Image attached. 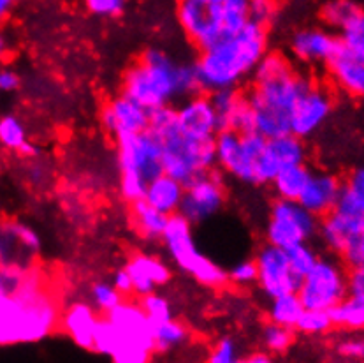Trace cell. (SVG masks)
<instances>
[{"instance_id": "13", "label": "cell", "mask_w": 364, "mask_h": 363, "mask_svg": "<svg viewBox=\"0 0 364 363\" xmlns=\"http://www.w3.org/2000/svg\"><path fill=\"white\" fill-rule=\"evenodd\" d=\"M257 266V286L267 300L298 293L301 279L289 263L287 253L278 247L264 246L254 256Z\"/></svg>"}, {"instance_id": "40", "label": "cell", "mask_w": 364, "mask_h": 363, "mask_svg": "<svg viewBox=\"0 0 364 363\" xmlns=\"http://www.w3.org/2000/svg\"><path fill=\"white\" fill-rule=\"evenodd\" d=\"M285 253H287L291 268L294 270V273L299 279H303L306 273H310V270L314 268L315 263L318 261L317 251H315L310 243H299V246L292 247V249L285 251Z\"/></svg>"}, {"instance_id": "30", "label": "cell", "mask_w": 364, "mask_h": 363, "mask_svg": "<svg viewBox=\"0 0 364 363\" xmlns=\"http://www.w3.org/2000/svg\"><path fill=\"white\" fill-rule=\"evenodd\" d=\"M333 327L348 330L364 328V295L348 293L333 310H329Z\"/></svg>"}, {"instance_id": "4", "label": "cell", "mask_w": 364, "mask_h": 363, "mask_svg": "<svg viewBox=\"0 0 364 363\" xmlns=\"http://www.w3.org/2000/svg\"><path fill=\"white\" fill-rule=\"evenodd\" d=\"M267 44V28L248 21L240 34L199 53L194 65L200 94L210 95L220 90H237V87L254 74L259 62L269 51Z\"/></svg>"}, {"instance_id": "15", "label": "cell", "mask_w": 364, "mask_h": 363, "mask_svg": "<svg viewBox=\"0 0 364 363\" xmlns=\"http://www.w3.org/2000/svg\"><path fill=\"white\" fill-rule=\"evenodd\" d=\"M100 125L104 131L114 136V140L122 136H132L146 132L150 127V111L125 98L124 94L114 95L100 110Z\"/></svg>"}, {"instance_id": "32", "label": "cell", "mask_w": 364, "mask_h": 363, "mask_svg": "<svg viewBox=\"0 0 364 363\" xmlns=\"http://www.w3.org/2000/svg\"><path fill=\"white\" fill-rule=\"evenodd\" d=\"M261 344L267 354H284L294 344V330L267 321L261 328Z\"/></svg>"}, {"instance_id": "50", "label": "cell", "mask_w": 364, "mask_h": 363, "mask_svg": "<svg viewBox=\"0 0 364 363\" xmlns=\"http://www.w3.org/2000/svg\"><path fill=\"white\" fill-rule=\"evenodd\" d=\"M111 284H113V286L117 288V291L122 293L124 296L132 295V280H131V275H129L127 270L125 268H118L117 272L113 273Z\"/></svg>"}, {"instance_id": "25", "label": "cell", "mask_w": 364, "mask_h": 363, "mask_svg": "<svg viewBox=\"0 0 364 363\" xmlns=\"http://www.w3.org/2000/svg\"><path fill=\"white\" fill-rule=\"evenodd\" d=\"M167 221H169V217L148 206L144 201H137L131 205L132 228L136 229V233L144 242H161L167 228Z\"/></svg>"}, {"instance_id": "45", "label": "cell", "mask_w": 364, "mask_h": 363, "mask_svg": "<svg viewBox=\"0 0 364 363\" xmlns=\"http://www.w3.org/2000/svg\"><path fill=\"white\" fill-rule=\"evenodd\" d=\"M277 6L269 0H252L250 2V21L262 25V27H269L277 16Z\"/></svg>"}, {"instance_id": "26", "label": "cell", "mask_w": 364, "mask_h": 363, "mask_svg": "<svg viewBox=\"0 0 364 363\" xmlns=\"http://www.w3.org/2000/svg\"><path fill=\"white\" fill-rule=\"evenodd\" d=\"M314 169L308 168L306 164L291 166V168H284L273 180L271 187H273L277 199H285V201H298L301 192L306 187L308 179H310Z\"/></svg>"}, {"instance_id": "22", "label": "cell", "mask_w": 364, "mask_h": 363, "mask_svg": "<svg viewBox=\"0 0 364 363\" xmlns=\"http://www.w3.org/2000/svg\"><path fill=\"white\" fill-rule=\"evenodd\" d=\"M328 71L334 83L350 95H364V60L355 57L343 44H338L328 60Z\"/></svg>"}, {"instance_id": "28", "label": "cell", "mask_w": 364, "mask_h": 363, "mask_svg": "<svg viewBox=\"0 0 364 363\" xmlns=\"http://www.w3.org/2000/svg\"><path fill=\"white\" fill-rule=\"evenodd\" d=\"M150 328L151 337H154L155 351H161V353L183 346L188 340V335H191L188 328L180 320H176V317L150 323Z\"/></svg>"}, {"instance_id": "51", "label": "cell", "mask_w": 364, "mask_h": 363, "mask_svg": "<svg viewBox=\"0 0 364 363\" xmlns=\"http://www.w3.org/2000/svg\"><path fill=\"white\" fill-rule=\"evenodd\" d=\"M243 363H274V360L266 351H257V353H252L248 357H245Z\"/></svg>"}, {"instance_id": "3", "label": "cell", "mask_w": 364, "mask_h": 363, "mask_svg": "<svg viewBox=\"0 0 364 363\" xmlns=\"http://www.w3.org/2000/svg\"><path fill=\"white\" fill-rule=\"evenodd\" d=\"M60 305L46 277L33 268L14 293H0V347L36 344L60 327Z\"/></svg>"}, {"instance_id": "20", "label": "cell", "mask_w": 364, "mask_h": 363, "mask_svg": "<svg viewBox=\"0 0 364 363\" xmlns=\"http://www.w3.org/2000/svg\"><path fill=\"white\" fill-rule=\"evenodd\" d=\"M340 41L331 32L317 27H304L291 37V51L303 64H328Z\"/></svg>"}, {"instance_id": "19", "label": "cell", "mask_w": 364, "mask_h": 363, "mask_svg": "<svg viewBox=\"0 0 364 363\" xmlns=\"http://www.w3.org/2000/svg\"><path fill=\"white\" fill-rule=\"evenodd\" d=\"M215 157L217 169L243 184H254L252 179V166L254 161L245 154L241 145V135L234 131H220L215 136Z\"/></svg>"}, {"instance_id": "38", "label": "cell", "mask_w": 364, "mask_h": 363, "mask_svg": "<svg viewBox=\"0 0 364 363\" xmlns=\"http://www.w3.org/2000/svg\"><path fill=\"white\" fill-rule=\"evenodd\" d=\"M139 307L143 309L144 316L148 317L150 323H157V321H164L174 317L173 305H171L169 300H167L164 295H161L159 291L143 296V298L139 300Z\"/></svg>"}, {"instance_id": "23", "label": "cell", "mask_w": 364, "mask_h": 363, "mask_svg": "<svg viewBox=\"0 0 364 363\" xmlns=\"http://www.w3.org/2000/svg\"><path fill=\"white\" fill-rule=\"evenodd\" d=\"M333 212L364 229V168L354 169L341 182L340 196Z\"/></svg>"}, {"instance_id": "36", "label": "cell", "mask_w": 364, "mask_h": 363, "mask_svg": "<svg viewBox=\"0 0 364 363\" xmlns=\"http://www.w3.org/2000/svg\"><path fill=\"white\" fill-rule=\"evenodd\" d=\"M338 41H340L348 51H352L355 57L364 60V9L359 11V13L341 28Z\"/></svg>"}, {"instance_id": "47", "label": "cell", "mask_w": 364, "mask_h": 363, "mask_svg": "<svg viewBox=\"0 0 364 363\" xmlns=\"http://www.w3.org/2000/svg\"><path fill=\"white\" fill-rule=\"evenodd\" d=\"M338 353L345 358L361 360L364 358V340L363 339H347L338 344Z\"/></svg>"}, {"instance_id": "5", "label": "cell", "mask_w": 364, "mask_h": 363, "mask_svg": "<svg viewBox=\"0 0 364 363\" xmlns=\"http://www.w3.org/2000/svg\"><path fill=\"white\" fill-rule=\"evenodd\" d=\"M148 131L157 138L162 152V173L188 185L199 177L217 169L215 140L198 142L178 129L173 106L150 111Z\"/></svg>"}, {"instance_id": "8", "label": "cell", "mask_w": 364, "mask_h": 363, "mask_svg": "<svg viewBox=\"0 0 364 363\" xmlns=\"http://www.w3.org/2000/svg\"><path fill=\"white\" fill-rule=\"evenodd\" d=\"M114 148L120 196L129 205L143 201L146 185L162 175V152L157 138L150 131L122 136L114 142Z\"/></svg>"}, {"instance_id": "11", "label": "cell", "mask_w": 364, "mask_h": 363, "mask_svg": "<svg viewBox=\"0 0 364 363\" xmlns=\"http://www.w3.org/2000/svg\"><path fill=\"white\" fill-rule=\"evenodd\" d=\"M318 233V219L311 216L298 201L274 199L266 222V243L289 251L299 243H308Z\"/></svg>"}, {"instance_id": "31", "label": "cell", "mask_w": 364, "mask_h": 363, "mask_svg": "<svg viewBox=\"0 0 364 363\" xmlns=\"http://www.w3.org/2000/svg\"><path fill=\"white\" fill-rule=\"evenodd\" d=\"M28 143V135L25 124L16 115L0 117V145L7 150L20 154V150Z\"/></svg>"}, {"instance_id": "27", "label": "cell", "mask_w": 364, "mask_h": 363, "mask_svg": "<svg viewBox=\"0 0 364 363\" xmlns=\"http://www.w3.org/2000/svg\"><path fill=\"white\" fill-rule=\"evenodd\" d=\"M303 312L304 307L296 293L267 300V321L269 323L294 330Z\"/></svg>"}, {"instance_id": "24", "label": "cell", "mask_w": 364, "mask_h": 363, "mask_svg": "<svg viewBox=\"0 0 364 363\" xmlns=\"http://www.w3.org/2000/svg\"><path fill=\"white\" fill-rule=\"evenodd\" d=\"M183 184L162 173L161 177H157V179H154L146 185L143 201L148 206L157 210V212L164 214L166 217H173L178 216L181 199H183Z\"/></svg>"}, {"instance_id": "16", "label": "cell", "mask_w": 364, "mask_h": 363, "mask_svg": "<svg viewBox=\"0 0 364 363\" xmlns=\"http://www.w3.org/2000/svg\"><path fill=\"white\" fill-rule=\"evenodd\" d=\"M174 113H176L178 129L188 138L208 142V140H215V136L220 132L217 113L211 105L210 95H191V98L183 99L178 108H174Z\"/></svg>"}, {"instance_id": "2", "label": "cell", "mask_w": 364, "mask_h": 363, "mask_svg": "<svg viewBox=\"0 0 364 363\" xmlns=\"http://www.w3.org/2000/svg\"><path fill=\"white\" fill-rule=\"evenodd\" d=\"M122 94L146 111L200 94L194 62L178 60L162 48H148L124 73Z\"/></svg>"}, {"instance_id": "39", "label": "cell", "mask_w": 364, "mask_h": 363, "mask_svg": "<svg viewBox=\"0 0 364 363\" xmlns=\"http://www.w3.org/2000/svg\"><path fill=\"white\" fill-rule=\"evenodd\" d=\"M331 328L333 321L329 312H324V310H304L294 330H298L303 335H324Z\"/></svg>"}, {"instance_id": "35", "label": "cell", "mask_w": 364, "mask_h": 363, "mask_svg": "<svg viewBox=\"0 0 364 363\" xmlns=\"http://www.w3.org/2000/svg\"><path fill=\"white\" fill-rule=\"evenodd\" d=\"M210 99L215 113H217L218 127H220V131H228L229 122H231L234 111L240 106L243 94L240 90H220L210 94Z\"/></svg>"}, {"instance_id": "7", "label": "cell", "mask_w": 364, "mask_h": 363, "mask_svg": "<svg viewBox=\"0 0 364 363\" xmlns=\"http://www.w3.org/2000/svg\"><path fill=\"white\" fill-rule=\"evenodd\" d=\"M94 351L109 357L113 363H151L154 337L139 303L124 300L100 320Z\"/></svg>"}, {"instance_id": "18", "label": "cell", "mask_w": 364, "mask_h": 363, "mask_svg": "<svg viewBox=\"0 0 364 363\" xmlns=\"http://www.w3.org/2000/svg\"><path fill=\"white\" fill-rule=\"evenodd\" d=\"M132 280V293L139 298L151 295L171 280V268L162 258L146 253H136L124 266Z\"/></svg>"}, {"instance_id": "9", "label": "cell", "mask_w": 364, "mask_h": 363, "mask_svg": "<svg viewBox=\"0 0 364 363\" xmlns=\"http://www.w3.org/2000/svg\"><path fill=\"white\" fill-rule=\"evenodd\" d=\"M161 242L169 261L200 286L220 290L229 284L228 270L200 251L194 228L183 217H169Z\"/></svg>"}, {"instance_id": "43", "label": "cell", "mask_w": 364, "mask_h": 363, "mask_svg": "<svg viewBox=\"0 0 364 363\" xmlns=\"http://www.w3.org/2000/svg\"><path fill=\"white\" fill-rule=\"evenodd\" d=\"M0 231H2V221H0ZM33 268H4L0 266V293L16 291Z\"/></svg>"}, {"instance_id": "44", "label": "cell", "mask_w": 364, "mask_h": 363, "mask_svg": "<svg viewBox=\"0 0 364 363\" xmlns=\"http://www.w3.org/2000/svg\"><path fill=\"white\" fill-rule=\"evenodd\" d=\"M127 4L124 0H87L85 7L97 18H117L124 14Z\"/></svg>"}, {"instance_id": "34", "label": "cell", "mask_w": 364, "mask_h": 363, "mask_svg": "<svg viewBox=\"0 0 364 363\" xmlns=\"http://www.w3.org/2000/svg\"><path fill=\"white\" fill-rule=\"evenodd\" d=\"M90 303L99 314H109L124 303V295L117 291V288L106 280H97L90 286Z\"/></svg>"}, {"instance_id": "17", "label": "cell", "mask_w": 364, "mask_h": 363, "mask_svg": "<svg viewBox=\"0 0 364 363\" xmlns=\"http://www.w3.org/2000/svg\"><path fill=\"white\" fill-rule=\"evenodd\" d=\"M102 317L87 300H74L62 310L60 328L77 347L94 351L95 333Z\"/></svg>"}, {"instance_id": "48", "label": "cell", "mask_w": 364, "mask_h": 363, "mask_svg": "<svg viewBox=\"0 0 364 363\" xmlns=\"http://www.w3.org/2000/svg\"><path fill=\"white\" fill-rule=\"evenodd\" d=\"M21 85L20 74L9 68H0V92L9 94V92L18 90Z\"/></svg>"}, {"instance_id": "6", "label": "cell", "mask_w": 364, "mask_h": 363, "mask_svg": "<svg viewBox=\"0 0 364 363\" xmlns=\"http://www.w3.org/2000/svg\"><path fill=\"white\" fill-rule=\"evenodd\" d=\"M176 20L188 43L204 53L247 27L250 0H181Z\"/></svg>"}, {"instance_id": "52", "label": "cell", "mask_w": 364, "mask_h": 363, "mask_svg": "<svg viewBox=\"0 0 364 363\" xmlns=\"http://www.w3.org/2000/svg\"><path fill=\"white\" fill-rule=\"evenodd\" d=\"M14 9V2H11V0H0V23H4V21L9 18V14L13 13Z\"/></svg>"}, {"instance_id": "12", "label": "cell", "mask_w": 364, "mask_h": 363, "mask_svg": "<svg viewBox=\"0 0 364 363\" xmlns=\"http://www.w3.org/2000/svg\"><path fill=\"white\" fill-rule=\"evenodd\" d=\"M228 201L224 173L220 169L206 173L188 185H185L178 216L183 217L188 224H203L222 212Z\"/></svg>"}, {"instance_id": "46", "label": "cell", "mask_w": 364, "mask_h": 363, "mask_svg": "<svg viewBox=\"0 0 364 363\" xmlns=\"http://www.w3.org/2000/svg\"><path fill=\"white\" fill-rule=\"evenodd\" d=\"M343 261L347 263L350 268H355V266L364 265V229L359 233L358 238L343 251Z\"/></svg>"}, {"instance_id": "21", "label": "cell", "mask_w": 364, "mask_h": 363, "mask_svg": "<svg viewBox=\"0 0 364 363\" xmlns=\"http://www.w3.org/2000/svg\"><path fill=\"white\" fill-rule=\"evenodd\" d=\"M341 180L328 172H311L306 187L301 192L298 203L315 217H324L333 212L340 196Z\"/></svg>"}, {"instance_id": "10", "label": "cell", "mask_w": 364, "mask_h": 363, "mask_svg": "<svg viewBox=\"0 0 364 363\" xmlns=\"http://www.w3.org/2000/svg\"><path fill=\"white\" fill-rule=\"evenodd\" d=\"M299 296L304 310H333L348 295L347 272L343 266L328 256H318L310 273L301 279Z\"/></svg>"}, {"instance_id": "33", "label": "cell", "mask_w": 364, "mask_h": 363, "mask_svg": "<svg viewBox=\"0 0 364 363\" xmlns=\"http://www.w3.org/2000/svg\"><path fill=\"white\" fill-rule=\"evenodd\" d=\"M359 11H363V7H359L358 4L347 2V0H334V2L322 6L321 18L326 25L341 31Z\"/></svg>"}, {"instance_id": "1", "label": "cell", "mask_w": 364, "mask_h": 363, "mask_svg": "<svg viewBox=\"0 0 364 363\" xmlns=\"http://www.w3.org/2000/svg\"><path fill=\"white\" fill-rule=\"evenodd\" d=\"M314 85V78L296 71L282 51H267L252 74L250 90L245 94L254 117V131L266 140L289 135L291 111Z\"/></svg>"}, {"instance_id": "37", "label": "cell", "mask_w": 364, "mask_h": 363, "mask_svg": "<svg viewBox=\"0 0 364 363\" xmlns=\"http://www.w3.org/2000/svg\"><path fill=\"white\" fill-rule=\"evenodd\" d=\"M206 363H243L240 342L232 335H222L211 346Z\"/></svg>"}, {"instance_id": "42", "label": "cell", "mask_w": 364, "mask_h": 363, "mask_svg": "<svg viewBox=\"0 0 364 363\" xmlns=\"http://www.w3.org/2000/svg\"><path fill=\"white\" fill-rule=\"evenodd\" d=\"M228 275L229 283L236 284V286H252L257 283V266H255L254 259H240L228 270Z\"/></svg>"}, {"instance_id": "14", "label": "cell", "mask_w": 364, "mask_h": 363, "mask_svg": "<svg viewBox=\"0 0 364 363\" xmlns=\"http://www.w3.org/2000/svg\"><path fill=\"white\" fill-rule=\"evenodd\" d=\"M331 111V94L315 83L301 95L291 111V135L304 142L326 124Z\"/></svg>"}, {"instance_id": "53", "label": "cell", "mask_w": 364, "mask_h": 363, "mask_svg": "<svg viewBox=\"0 0 364 363\" xmlns=\"http://www.w3.org/2000/svg\"><path fill=\"white\" fill-rule=\"evenodd\" d=\"M7 50H9V43H7L6 34H4V32L0 31V58H2L4 55L7 53Z\"/></svg>"}, {"instance_id": "29", "label": "cell", "mask_w": 364, "mask_h": 363, "mask_svg": "<svg viewBox=\"0 0 364 363\" xmlns=\"http://www.w3.org/2000/svg\"><path fill=\"white\" fill-rule=\"evenodd\" d=\"M267 150L273 154L280 168H291V166H301L306 161V145L303 140L296 138L294 135H285L280 138L267 140Z\"/></svg>"}, {"instance_id": "49", "label": "cell", "mask_w": 364, "mask_h": 363, "mask_svg": "<svg viewBox=\"0 0 364 363\" xmlns=\"http://www.w3.org/2000/svg\"><path fill=\"white\" fill-rule=\"evenodd\" d=\"M347 284L348 293L352 295H364V265L350 268L347 273Z\"/></svg>"}, {"instance_id": "41", "label": "cell", "mask_w": 364, "mask_h": 363, "mask_svg": "<svg viewBox=\"0 0 364 363\" xmlns=\"http://www.w3.org/2000/svg\"><path fill=\"white\" fill-rule=\"evenodd\" d=\"M280 172H282L280 164H278L277 159L273 157V154L267 150V145H266V150L255 159L254 166H252V179H254V184L271 185Z\"/></svg>"}]
</instances>
